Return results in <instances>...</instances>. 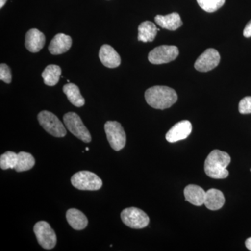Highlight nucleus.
I'll return each instance as SVG.
<instances>
[{"label": "nucleus", "mask_w": 251, "mask_h": 251, "mask_svg": "<svg viewBox=\"0 0 251 251\" xmlns=\"http://www.w3.org/2000/svg\"><path fill=\"white\" fill-rule=\"evenodd\" d=\"M145 97L149 105L160 110L171 108L178 99L176 92L167 86L150 87L145 92Z\"/></svg>", "instance_id": "f257e3e1"}, {"label": "nucleus", "mask_w": 251, "mask_h": 251, "mask_svg": "<svg viewBox=\"0 0 251 251\" xmlns=\"http://www.w3.org/2000/svg\"><path fill=\"white\" fill-rule=\"evenodd\" d=\"M230 161L228 153L218 150H214L208 155L204 161V172L208 176L213 179H225L229 175L227 168Z\"/></svg>", "instance_id": "f03ea898"}, {"label": "nucleus", "mask_w": 251, "mask_h": 251, "mask_svg": "<svg viewBox=\"0 0 251 251\" xmlns=\"http://www.w3.org/2000/svg\"><path fill=\"white\" fill-rule=\"evenodd\" d=\"M72 184L81 191H98L103 186L101 179L90 171H80L73 175Z\"/></svg>", "instance_id": "7ed1b4c3"}, {"label": "nucleus", "mask_w": 251, "mask_h": 251, "mask_svg": "<svg viewBox=\"0 0 251 251\" xmlns=\"http://www.w3.org/2000/svg\"><path fill=\"white\" fill-rule=\"evenodd\" d=\"M38 121L46 132L56 138H63L67 135V130L62 122L52 112L47 110L39 112Z\"/></svg>", "instance_id": "20e7f679"}, {"label": "nucleus", "mask_w": 251, "mask_h": 251, "mask_svg": "<svg viewBox=\"0 0 251 251\" xmlns=\"http://www.w3.org/2000/svg\"><path fill=\"white\" fill-rule=\"evenodd\" d=\"M63 120H64V125L67 126V129L73 135H75L84 143H87L91 142L92 136H91L90 131L84 125L78 115L75 112H67L64 115Z\"/></svg>", "instance_id": "39448f33"}, {"label": "nucleus", "mask_w": 251, "mask_h": 251, "mask_svg": "<svg viewBox=\"0 0 251 251\" xmlns=\"http://www.w3.org/2000/svg\"><path fill=\"white\" fill-rule=\"evenodd\" d=\"M105 131L110 146L115 151L125 148L126 143V135L121 124L116 121H108L105 124Z\"/></svg>", "instance_id": "423d86ee"}, {"label": "nucleus", "mask_w": 251, "mask_h": 251, "mask_svg": "<svg viewBox=\"0 0 251 251\" xmlns=\"http://www.w3.org/2000/svg\"><path fill=\"white\" fill-rule=\"evenodd\" d=\"M121 219L126 226L133 229L144 228L150 224L148 214L136 207L124 209L121 213Z\"/></svg>", "instance_id": "0eeeda50"}, {"label": "nucleus", "mask_w": 251, "mask_h": 251, "mask_svg": "<svg viewBox=\"0 0 251 251\" xmlns=\"http://www.w3.org/2000/svg\"><path fill=\"white\" fill-rule=\"evenodd\" d=\"M36 239L41 247L46 250L53 249L57 244V236L49 224L46 221L36 223L34 227Z\"/></svg>", "instance_id": "6e6552de"}, {"label": "nucleus", "mask_w": 251, "mask_h": 251, "mask_svg": "<svg viewBox=\"0 0 251 251\" xmlns=\"http://www.w3.org/2000/svg\"><path fill=\"white\" fill-rule=\"evenodd\" d=\"M179 55V49L175 46H158L149 53L148 59L153 64H163L174 61Z\"/></svg>", "instance_id": "1a4fd4ad"}, {"label": "nucleus", "mask_w": 251, "mask_h": 251, "mask_svg": "<svg viewBox=\"0 0 251 251\" xmlns=\"http://www.w3.org/2000/svg\"><path fill=\"white\" fill-rule=\"evenodd\" d=\"M220 60L219 52L215 49H209L198 57L195 63V69L200 72H209L219 65Z\"/></svg>", "instance_id": "9d476101"}, {"label": "nucleus", "mask_w": 251, "mask_h": 251, "mask_svg": "<svg viewBox=\"0 0 251 251\" xmlns=\"http://www.w3.org/2000/svg\"><path fill=\"white\" fill-rule=\"evenodd\" d=\"M192 131V125L188 120H183L173 126L167 133L166 138L169 143H176L186 139Z\"/></svg>", "instance_id": "9b49d317"}, {"label": "nucleus", "mask_w": 251, "mask_h": 251, "mask_svg": "<svg viewBox=\"0 0 251 251\" xmlns=\"http://www.w3.org/2000/svg\"><path fill=\"white\" fill-rule=\"evenodd\" d=\"M46 43V36L44 33L37 29H31L25 36L26 49L31 52H39L44 48Z\"/></svg>", "instance_id": "f8f14e48"}, {"label": "nucleus", "mask_w": 251, "mask_h": 251, "mask_svg": "<svg viewBox=\"0 0 251 251\" xmlns=\"http://www.w3.org/2000/svg\"><path fill=\"white\" fill-rule=\"evenodd\" d=\"M99 59L105 67L113 69L121 64V57L116 50L108 44L102 46L99 50Z\"/></svg>", "instance_id": "ddd939ff"}, {"label": "nucleus", "mask_w": 251, "mask_h": 251, "mask_svg": "<svg viewBox=\"0 0 251 251\" xmlns=\"http://www.w3.org/2000/svg\"><path fill=\"white\" fill-rule=\"evenodd\" d=\"M72 45V37L60 33L54 36L50 44L49 50L51 54L57 55L67 52Z\"/></svg>", "instance_id": "4468645a"}, {"label": "nucleus", "mask_w": 251, "mask_h": 251, "mask_svg": "<svg viewBox=\"0 0 251 251\" xmlns=\"http://www.w3.org/2000/svg\"><path fill=\"white\" fill-rule=\"evenodd\" d=\"M185 199L195 206H201L204 204L206 192L202 188L197 185H188L184 189Z\"/></svg>", "instance_id": "2eb2a0df"}, {"label": "nucleus", "mask_w": 251, "mask_h": 251, "mask_svg": "<svg viewBox=\"0 0 251 251\" xmlns=\"http://www.w3.org/2000/svg\"><path fill=\"white\" fill-rule=\"evenodd\" d=\"M154 20L155 22L160 27L168 29V30H176L178 28L181 27L183 25L181 17L177 13H173V14L166 15V16L157 15Z\"/></svg>", "instance_id": "dca6fc26"}, {"label": "nucleus", "mask_w": 251, "mask_h": 251, "mask_svg": "<svg viewBox=\"0 0 251 251\" xmlns=\"http://www.w3.org/2000/svg\"><path fill=\"white\" fill-rule=\"evenodd\" d=\"M225 197L224 193L216 188H211L206 192L204 205L210 210H219L224 206Z\"/></svg>", "instance_id": "f3484780"}, {"label": "nucleus", "mask_w": 251, "mask_h": 251, "mask_svg": "<svg viewBox=\"0 0 251 251\" xmlns=\"http://www.w3.org/2000/svg\"><path fill=\"white\" fill-rule=\"evenodd\" d=\"M66 217L69 224L75 230H82L88 225V220L85 214L76 209H70L67 211Z\"/></svg>", "instance_id": "a211bd4d"}, {"label": "nucleus", "mask_w": 251, "mask_h": 251, "mask_svg": "<svg viewBox=\"0 0 251 251\" xmlns=\"http://www.w3.org/2000/svg\"><path fill=\"white\" fill-rule=\"evenodd\" d=\"M158 31L156 25L150 21H145L138 27V41L144 43L151 42L156 38Z\"/></svg>", "instance_id": "6ab92c4d"}, {"label": "nucleus", "mask_w": 251, "mask_h": 251, "mask_svg": "<svg viewBox=\"0 0 251 251\" xmlns=\"http://www.w3.org/2000/svg\"><path fill=\"white\" fill-rule=\"evenodd\" d=\"M63 92L67 95L69 101L77 108L83 106L85 103V99L81 95L80 89L74 83H69L63 87Z\"/></svg>", "instance_id": "aec40b11"}, {"label": "nucleus", "mask_w": 251, "mask_h": 251, "mask_svg": "<svg viewBox=\"0 0 251 251\" xmlns=\"http://www.w3.org/2000/svg\"><path fill=\"white\" fill-rule=\"evenodd\" d=\"M62 74V69L57 65L50 64L44 69L41 76L44 79V83L48 86H54L58 83L59 77Z\"/></svg>", "instance_id": "412c9836"}, {"label": "nucleus", "mask_w": 251, "mask_h": 251, "mask_svg": "<svg viewBox=\"0 0 251 251\" xmlns=\"http://www.w3.org/2000/svg\"><path fill=\"white\" fill-rule=\"evenodd\" d=\"M35 165V159L31 153L21 151L18 153V161L15 171L18 173L29 171Z\"/></svg>", "instance_id": "4be33fe9"}, {"label": "nucleus", "mask_w": 251, "mask_h": 251, "mask_svg": "<svg viewBox=\"0 0 251 251\" xmlns=\"http://www.w3.org/2000/svg\"><path fill=\"white\" fill-rule=\"evenodd\" d=\"M18 161V153L6 151L0 157V167L2 170L14 169Z\"/></svg>", "instance_id": "5701e85b"}, {"label": "nucleus", "mask_w": 251, "mask_h": 251, "mask_svg": "<svg viewBox=\"0 0 251 251\" xmlns=\"http://www.w3.org/2000/svg\"><path fill=\"white\" fill-rule=\"evenodd\" d=\"M201 9L208 13L215 12L224 6L226 0H197Z\"/></svg>", "instance_id": "b1692460"}, {"label": "nucleus", "mask_w": 251, "mask_h": 251, "mask_svg": "<svg viewBox=\"0 0 251 251\" xmlns=\"http://www.w3.org/2000/svg\"><path fill=\"white\" fill-rule=\"evenodd\" d=\"M0 80L7 84L11 83L12 80L11 69L6 64H1L0 65Z\"/></svg>", "instance_id": "393cba45"}, {"label": "nucleus", "mask_w": 251, "mask_h": 251, "mask_svg": "<svg viewBox=\"0 0 251 251\" xmlns=\"http://www.w3.org/2000/svg\"><path fill=\"white\" fill-rule=\"evenodd\" d=\"M239 111L243 115L251 113V97H247L241 100L239 104Z\"/></svg>", "instance_id": "a878e982"}, {"label": "nucleus", "mask_w": 251, "mask_h": 251, "mask_svg": "<svg viewBox=\"0 0 251 251\" xmlns=\"http://www.w3.org/2000/svg\"><path fill=\"white\" fill-rule=\"evenodd\" d=\"M244 36L245 37L249 38L251 36V20L248 23L247 26H246L245 28L244 29Z\"/></svg>", "instance_id": "bb28decb"}, {"label": "nucleus", "mask_w": 251, "mask_h": 251, "mask_svg": "<svg viewBox=\"0 0 251 251\" xmlns=\"http://www.w3.org/2000/svg\"><path fill=\"white\" fill-rule=\"evenodd\" d=\"M245 244L247 249H249V251H251V237L247 239V241H246L245 242Z\"/></svg>", "instance_id": "cd10ccee"}, {"label": "nucleus", "mask_w": 251, "mask_h": 251, "mask_svg": "<svg viewBox=\"0 0 251 251\" xmlns=\"http://www.w3.org/2000/svg\"><path fill=\"white\" fill-rule=\"evenodd\" d=\"M6 1H7V0H0V8H1V9L4 6L5 4H6Z\"/></svg>", "instance_id": "c85d7f7f"}, {"label": "nucleus", "mask_w": 251, "mask_h": 251, "mask_svg": "<svg viewBox=\"0 0 251 251\" xmlns=\"http://www.w3.org/2000/svg\"><path fill=\"white\" fill-rule=\"evenodd\" d=\"M85 150L86 151H89V150H90V149H89V148H86Z\"/></svg>", "instance_id": "c756f323"}, {"label": "nucleus", "mask_w": 251, "mask_h": 251, "mask_svg": "<svg viewBox=\"0 0 251 251\" xmlns=\"http://www.w3.org/2000/svg\"></svg>", "instance_id": "7c9ffc66"}]
</instances>
